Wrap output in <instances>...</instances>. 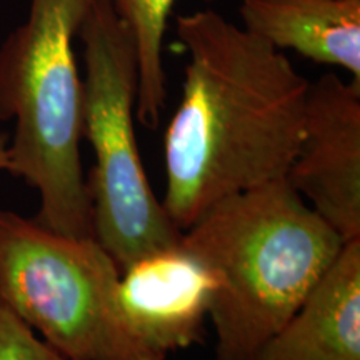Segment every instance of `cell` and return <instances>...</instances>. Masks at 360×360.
<instances>
[{"label":"cell","instance_id":"7","mask_svg":"<svg viewBox=\"0 0 360 360\" xmlns=\"http://www.w3.org/2000/svg\"><path fill=\"white\" fill-rule=\"evenodd\" d=\"M215 287L212 272L179 240L120 270L117 299L132 334L167 359L202 342Z\"/></svg>","mask_w":360,"mask_h":360},{"label":"cell","instance_id":"2","mask_svg":"<svg viewBox=\"0 0 360 360\" xmlns=\"http://www.w3.org/2000/svg\"><path fill=\"white\" fill-rule=\"evenodd\" d=\"M212 272L215 360H250L294 315L345 244L277 179L224 197L180 236Z\"/></svg>","mask_w":360,"mask_h":360},{"label":"cell","instance_id":"11","mask_svg":"<svg viewBox=\"0 0 360 360\" xmlns=\"http://www.w3.org/2000/svg\"><path fill=\"white\" fill-rule=\"evenodd\" d=\"M0 360H67L0 299Z\"/></svg>","mask_w":360,"mask_h":360},{"label":"cell","instance_id":"13","mask_svg":"<svg viewBox=\"0 0 360 360\" xmlns=\"http://www.w3.org/2000/svg\"><path fill=\"white\" fill-rule=\"evenodd\" d=\"M204 2H215V0H204Z\"/></svg>","mask_w":360,"mask_h":360},{"label":"cell","instance_id":"6","mask_svg":"<svg viewBox=\"0 0 360 360\" xmlns=\"http://www.w3.org/2000/svg\"><path fill=\"white\" fill-rule=\"evenodd\" d=\"M287 184L345 242L360 237V80L309 82L302 137Z\"/></svg>","mask_w":360,"mask_h":360},{"label":"cell","instance_id":"8","mask_svg":"<svg viewBox=\"0 0 360 360\" xmlns=\"http://www.w3.org/2000/svg\"><path fill=\"white\" fill-rule=\"evenodd\" d=\"M250 360H360V237Z\"/></svg>","mask_w":360,"mask_h":360},{"label":"cell","instance_id":"4","mask_svg":"<svg viewBox=\"0 0 360 360\" xmlns=\"http://www.w3.org/2000/svg\"><path fill=\"white\" fill-rule=\"evenodd\" d=\"M77 37L85 64L84 137L96 157L87 179L94 237L122 270L175 245L182 232L152 191L139 150L137 52L129 27L107 0H90Z\"/></svg>","mask_w":360,"mask_h":360},{"label":"cell","instance_id":"3","mask_svg":"<svg viewBox=\"0 0 360 360\" xmlns=\"http://www.w3.org/2000/svg\"><path fill=\"white\" fill-rule=\"evenodd\" d=\"M89 2L30 0L27 20L0 45V120L15 122L7 172L39 192L35 222L80 238L94 237V214L74 39Z\"/></svg>","mask_w":360,"mask_h":360},{"label":"cell","instance_id":"10","mask_svg":"<svg viewBox=\"0 0 360 360\" xmlns=\"http://www.w3.org/2000/svg\"><path fill=\"white\" fill-rule=\"evenodd\" d=\"M117 17L129 27L137 52L135 119L147 129L160 124L167 77L164 69V39L177 0H107Z\"/></svg>","mask_w":360,"mask_h":360},{"label":"cell","instance_id":"9","mask_svg":"<svg viewBox=\"0 0 360 360\" xmlns=\"http://www.w3.org/2000/svg\"><path fill=\"white\" fill-rule=\"evenodd\" d=\"M242 27L277 51L360 80V0H240Z\"/></svg>","mask_w":360,"mask_h":360},{"label":"cell","instance_id":"12","mask_svg":"<svg viewBox=\"0 0 360 360\" xmlns=\"http://www.w3.org/2000/svg\"><path fill=\"white\" fill-rule=\"evenodd\" d=\"M8 135L0 134V172L8 170Z\"/></svg>","mask_w":360,"mask_h":360},{"label":"cell","instance_id":"1","mask_svg":"<svg viewBox=\"0 0 360 360\" xmlns=\"http://www.w3.org/2000/svg\"><path fill=\"white\" fill-rule=\"evenodd\" d=\"M175 32L188 60L165 130L162 205L182 232L224 197L285 177L309 80L282 51L210 8L179 15Z\"/></svg>","mask_w":360,"mask_h":360},{"label":"cell","instance_id":"5","mask_svg":"<svg viewBox=\"0 0 360 360\" xmlns=\"http://www.w3.org/2000/svg\"><path fill=\"white\" fill-rule=\"evenodd\" d=\"M119 277L96 237L64 236L0 207V299L67 360H165L129 328Z\"/></svg>","mask_w":360,"mask_h":360}]
</instances>
